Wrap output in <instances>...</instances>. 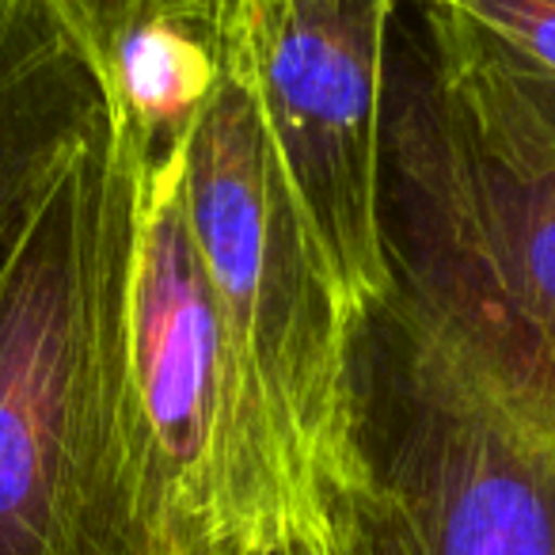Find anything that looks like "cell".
Instances as JSON below:
<instances>
[{
  "mask_svg": "<svg viewBox=\"0 0 555 555\" xmlns=\"http://www.w3.org/2000/svg\"><path fill=\"white\" fill-rule=\"evenodd\" d=\"M126 380L156 555H236L320 506L224 335L183 209V149L141 160Z\"/></svg>",
  "mask_w": 555,
  "mask_h": 555,
  "instance_id": "obj_3",
  "label": "cell"
},
{
  "mask_svg": "<svg viewBox=\"0 0 555 555\" xmlns=\"http://www.w3.org/2000/svg\"><path fill=\"white\" fill-rule=\"evenodd\" d=\"M236 555H365V552L354 532V521L347 514V502L339 494H327L301 521L278 529L274 537L259 540V544L240 547Z\"/></svg>",
  "mask_w": 555,
  "mask_h": 555,
  "instance_id": "obj_10",
  "label": "cell"
},
{
  "mask_svg": "<svg viewBox=\"0 0 555 555\" xmlns=\"http://www.w3.org/2000/svg\"><path fill=\"white\" fill-rule=\"evenodd\" d=\"M350 385L365 555H555V461L396 286L358 317Z\"/></svg>",
  "mask_w": 555,
  "mask_h": 555,
  "instance_id": "obj_5",
  "label": "cell"
},
{
  "mask_svg": "<svg viewBox=\"0 0 555 555\" xmlns=\"http://www.w3.org/2000/svg\"><path fill=\"white\" fill-rule=\"evenodd\" d=\"M224 77L221 27L194 0H141L103 62L111 115L141 160L179 153Z\"/></svg>",
  "mask_w": 555,
  "mask_h": 555,
  "instance_id": "obj_9",
  "label": "cell"
},
{
  "mask_svg": "<svg viewBox=\"0 0 555 555\" xmlns=\"http://www.w3.org/2000/svg\"><path fill=\"white\" fill-rule=\"evenodd\" d=\"M138 186L107 115L0 244V555H156L126 380Z\"/></svg>",
  "mask_w": 555,
  "mask_h": 555,
  "instance_id": "obj_1",
  "label": "cell"
},
{
  "mask_svg": "<svg viewBox=\"0 0 555 555\" xmlns=\"http://www.w3.org/2000/svg\"><path fill=\"white\" fill-rule=\"evenodd\" d=\"M194 4H198V9H206L214 20H221L224 12H232V9H236L240 0H194Z\"/></svg>",
  "mask_w": 555,
  "mask_h": 555,
  "instance_id": "obj_12",
  "label": "cell"
},
{
  "mask_svg": "<svg viewBox=\"0 0 555 555\" xmlns=\"http://www.w3.org/2000/svg\"><path fill=\"white\" fill-rule=\"evenodd\" d=\"M380 232L392 286L555 461V168L476 138L403 4L385 57Z\"/></svg>",
  "mask_w": 555,
  "mask_h": 555,
  "instance_id": "obj_2",
  "label": "cell"
},
{
  "mask_svg": "<svg viewBox=\"0 0 555 555\" xmlns=\"http://www.w3.org/2000/svg\"><path fill=\"white\" fill-rule=\"evenodd\" d=\"M54 4L73 24V31L85 39V47L92 50V57L103 69L111 42L118 39V31H122L126 24H130V16L138 12L141 0H54Z\"/></svg>",
  "mask_w": 555,
  "mask_h": 555,
  "instance_id": "obj_11",
  "label": "cell"
},
{
  "mask_svg": "<svg viewBox=\"0 0 555 555\" xmlns=\"http://www.w3.org/2000/svg\"><path fill=\"white\" fill-rule=\"evenodd\" d=\"M107 115L100 62L54 0H0V244Z\"/></svg>",
  "mask_w": 555,
  "mask_h": 555,
  "instance_id": "obj_8",
  "label": "cell"
},
{
  "mask_svg": "<svg viewBox=\"0 0 555 555\" xmlns=\"http://www.w3.org/2000/svg\"><path fill=\"white\" fill-rule=\"evenodd\" d=\"M183 209L255 400L312 502L354 476V324L247 88L224 77L183 145Z\"/></svg>",
  "mask_w": 555,
  "mask_h": 555,
  "instance_id": "obj_4",
  "label": "cell"
},
{
  "mask_svg": "<svg viewBox=\"0 0 555 555\" xmlns=\"http://www.w3.org/2000/svg\"><path fill=\"white\" fill-rule=\"evenodd\" d=\"M403 0H240L217 20L286 183L362 317L392 294L380 232L388 31Z\"/></svg>",
  "mask_w": 555,
  "mask_h": 555,
  "instance_id": "obj_6",
  "label": "cell"
},
{
  "mask_svg": "<svg viewBox=\"0 0 555 555\" xmlns=\"http://www.w3.org/2000/svg\"><path fill=\"white\" fill-rule=\"evenodd\" d=\"M441 95L491 149L555 168V0H408Z\"/></svg>",
  "mask_w": 555,
  "mask_h": 555,
  "instance_id": "obj_7",
  "label": "cell"
}]
</instances>
